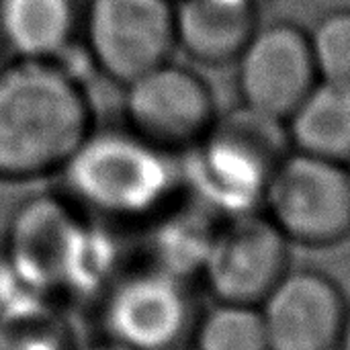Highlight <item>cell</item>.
<instances>
[{
	"label": "cell",
	"instance_id": "obj_1",
	"mask_svg": "<svg viewBox=\"0 0 350 350\" xmlns=\"http://www.w3.org/2000/svg\"><path fill=\"white\" fill-rule=\"evenodd\" d=\"M94 125L92 100L70 62L0 66V180L57 174Z\"/></svg>",
	"mask_w": 350,
	"mask_h": 350
},
{
	"label": "cell",
	"instance_id": "obj_2",
	"mask_svg": "<svg viewBox=\"0 0 350 350\" xmlns=\"http://www.w3.org/2000/svg\"><path fill=\"white\" fill-rule=\"evenodd\" d=\"M59 193L105 226L144 224L178 203L187 185L176 154L121 125H94L59 168Z\"/></svg>",
	"mask_w": 350,
	"mask_h": 350
},
{
	"label": "cell",
	"instance_id": "obj_3",
	"mask_svg": "<svg viewBox=\"0 0 350 350\" xmlns=\"http://www.w3.org/2000/svg\"><path fill=\"white\" fill-rule=\"evenodd\" d=\"M100 221L84 215L59 191L25 199L10 215L4 252L41 293L103 295L119 273V246Z\"/></svg>",
	"mask_w": 350,
	"mask_h": 350
},
{
	"label": "cell",
	"instance_id": "obj_4",
	"mask_svg": "<svg viewBox=\"0 0 350 350\" xmlns=\"http://www.w3.org/2000/svg\"><path fill=\"white\" fill-rule=\"evenodd\" d=\"M289 150L283 121L240 105L217 115L189 152L193 162L185 178L201 205L217 217L258 211L267 185Z\"/></svg>",
	"mask_w": 350,
	"mask_h": 350
},
{
	"label": "cell",
	"instance_id": "obj_5",
	"mask_svg": "<svg viewBox=\"0 0 350 350\" xmlns=\"http://www.w3.org/2000/svg\"><path fill=\"white\" fill-rule=\"evenodd\" d=\"M260 211L291 246L330 248L349 240V166L289 150L267 185Z\"/></svg>",
	"mask_w": 350,
	"mask_h": 350
},
{
	"label": "cell",
	"instance_id": "obj_6",
	"mask_svg": "<svg viewBox=\"0 0 350 350\" xmlns=\"http://www.w3.org/2000/svg\"><path fill=\"white\" fill-rule=\"evenodd\" d=\"M103 299L105 336L133 350H189L199 308L191 279L154 265L119 275Z\"/></svg>",
	"mask_w": 350,
	"mask_h": 350
},
{
	"label": "cell",
	"instance_id": "obj_7",
	"mask_svg": "<svg viewBox=\"0 0 350 350\" xmlns=\"http://www.w3.org/2000/svg\"><path fill=\"white\" fill-rule=\"evenodd\" d=\"M80 47L98 74L125 86L178 49L174 0H84Z\"/></svg>",
	"mask_w": 350,
	"mask_h": 350
},
{
	"label": "cell",
	"instance_id": "obj_8",
	"mask_svg": "<svg viewBox=\"0 0 350 350\" xmlns=\"http://www.w3.org/2000/svg\"><path fill=\"white\" fill-rule=\"evenodd\" d=\"M123 88V125L148 144L189 154L217 119L211 86L189 66L168 59Z\"/></svg>",
	"mask_w": 350,
	"mask_h": 350
},
{
	"label": "cell",
	"instance_id": "obj_9",
	"mask_svg": "<svg viewBox=\"0 0 350 350\" xmlns=\"http://www.w3.org/2000/svg\"><path fill=\"white\" fill-rule=\"evenodd\" d=\"M291 269V242L258 209L221 217L199 279L221 304L260 306Z\"/></svg>",
	"mask_w": 350,
	"mask_h": 350
},
{
	"label": "cell",
	"instance_id": "obj_10",
	"mask_svg": "<svg viewBox=\"0 0 350 350\" xmlns=\"http://www.w3.org/2000/svg\"><path fill=\"white\" fill-rule=\"evenodd\" d=\"M234 64L240 103L283 123L320 80L308 31L289 21L260 25Z\"/></svg>",
	"mask_w": 350,
	"mask_h": 350
},
{
	"label": "cell",
	"instance_id": "obj_11",
	"mask_svg": "<svg viewBox=\"0 0 350 350\" xmlns=\"http://www.w3.org/2000/svg\"><path fill=\"white\" fill-rule=\"evenodd\" d=\"M349 308L330 275L291 267L258 312L271 350H338Z\"/></svg>",
	"mask_w": 350,
	"mask_h": 350
},
{
	"label": "cell",
	"instance_id": "obj_12",
	"mask_svg": "<svg viewBox=\"0 0 350 350\" xmlns=\"http://www.w3.org/2000/svg\"><path fill=\"white\" fill-rule=\"evenodd\" d=\"M82 12L84 0H0V53L70 62L80 47Z\"/></svg>",
	"mask_w": 350,
	"mask_h": 350
},
{
	"label": "cell",
	"instance_id": "obj_13",
	"mask_svg": "<svg viewBox=\"0 0 350 350\" xmlns=\"http://www.w3.org/2000/svg\"><path fill=\"white\" fill-rule=\"evenodd\" d=\"M265 0H174L176 47L205 66L234 64L260 27Z\"/></svg>",
	"mask_w": 350,
	"mask_h": 350
},
{
	"label": "cell",
	"instance_id": "obj_14",
	"mask_svg": "<svg viewBox=\"0 0 350 350\" xmlns=\"http://www.w3.org/2000/svg\"><path fill=\"white\" fill-rule=\"evenodd\" d=\"M289 148L350 164V82L318 80L285 119Z\"/></svg>",
	"mask_w": 350,
	"mask_h": 350
},
{
	"label": "cell",
	"instance_id": "obj_15",
	"mask_svg": "<svg viewBox=\"0 0 350 350\" xmlns=\"http://www.w3.org/2000/svg\"><path fill=\"white\" fill-rule=\"evenodd\" d=\"M221 217L213 215L209 209H187L174 205L154 221L150 238V262L162 271L178 275L183 279L199 277L201 265L205 260L213 230Z\"/></svg>",
	"mask_w": 350,
	"mask_h": 350
},
{
	"label": "cell",
	"instance_id": "obj_16",
	"mask_svg": "<svg viewBox=\"0 0 350 350\" xmlns=\"http://www.w3.org/2000/svg\"><path fill=\"white\" fill-rule=\"evenodd\" d=\"M0 350H78L74 330L53 299L0 314Z\"/></svg>",
	"mask_w": 350,
	"mask_h": 350
},
{
	"label": "cell",
	"instance_id": "obj_17",
	"mask_svg": "<svg viewBox=\"0 0 350 350\" xmlns=\"http://www.w3.org/2000/svg\"><path fill=\"white\" fill-rule=\"evenodd\" d=\"M189 350H271L256 306L221 304L199 314Z\"/></svg>",
	"mask_w": 350,
	"mask_h": 350
},
{
	"label": "cell",
	"instance_id": "obj_18",
	"mask_svg": "<svg viewBox=\"0 0 350 350\" xmlns=\"http://www.w3.org/2000/svg\"><path fill=\"white\" fill-rule=\"evenodd\" d=\"M308 39L318 78L350 82V8L322 14Z\"/></svg>",
	"mask_w": 350,
	"mask_h": 350
},
{
	"label": "cell",
	"instance_id": "obj_19",
	"mask_svg": "<svg viewBox=\"0 0 350 350\" xmlns=\"http://www.w3.org/2000/svg\"><path fill=\"white\" fill-rule=\"evenodd\" d=\"M78 350H133L129 349V347H125V345H121V342H117V340H113V338H100V340H96V342H92V345H86V347H82V349Z\"/></svg>",
	"mask_w": 350,
	"mask_h": 350
},
{
	"label": "cell",
	"instance_id": "obj_20",
	"mask_svg": "<svg viewBox=\"0 0 350 350\" xmlns=\"http://www.w3.org/2000/svg\"><path fill=\"white\" fill-rule=\"evenodd\" d=\"M338 350H350V308H349V314H347V322H345V328H342V334H340Z\"/></svg>",
	"mask_w": 350,
	"mask_h": 350
},
{
	"label": "cell",
	"instance_id": "obj_21",
	"mask_svg": "<svg viewBox=\"0 0 350 350\" xmlns=\"http://www.w3.org/2000/svg\"><path fill=\"white\" fill-rule=\"evenodd\" d=\"M349 176H350V164H349Z\"/></svg>",
	"mask_w": 350,
	"mask_h": 350
}]
</instances>
